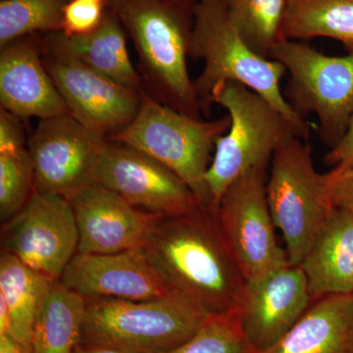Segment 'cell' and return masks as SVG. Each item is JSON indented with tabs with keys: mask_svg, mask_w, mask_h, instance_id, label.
I'll use <instances>...</instances> for the list:
<instances>
[{
	"mask_svg": "<svg viewBox=\"0 0 353 353\" xmlns=\"http://www.w3.org/2000/svg\"><path fill=\"white\" fill-rule=\"evenodd\" d=\"M175 294L210 313L238 308L246 280L221 230L215 209L161 216L143 245Z\"/></svg>",
	"mask_w": 353,
	"mask_h": 353,
	"instance_id": "cell-1",
	"label": "cell"
},
{
	"mask_svg": "<svg viewBox=\"0 0 353 353\" xmlns=\"http://www.w3.org/2000/svg\"><path fill=\"white\" fill-rule=\"evenodd\" d=\"M138 53L143 90L179 112L202 115L188 68L194 6L171 0H109Z\"/></svg>",
	"mask_w": 353,
	"mask_h": 353,
	"instance_id": "cell-2",
	"label": "cell"
},
{
	"mask_svg": "<svg viewBox=\"0 0 353 353\" xmlns=\"http://www.w3.org/2000/svg\"><path fill=\"white\" fill-rule=\"evenodd\" d=\"M190 58L203 60L194 90L204 118L211 116L213 92L221 83L236 82L250 88L273 104L308 139L310 126L290 105L281 90L284 65L260 57L241 38L228 0H196Z\"/></svg>",
	"mask_w": 353,
	"mask_h": 353,
	"instance_id": "cell-3",
	"label": "cell"
},
{
	"mask_svg": "<svg viewBox=\"0 0 353 353\" xmlns=\"http://www.w3.org/2000/svg\"><path fill=\"white\" fill-rule=\"evenodd\" d=\"M209 314L201 304L178 294L152 301L85 299L78 345L165 353L192 338Z\"/></svg>",
	"mask_w": 353,
	"mask_h": 353,
	"instance_id": "cell-4",
	"label": "cell"
},
{
	"mask_svg": "<svg viewBox=\"0 0 353 353\" xmlns=\"http://www.w3.org/2000/svg\"><path fill=\"white\" fill-rule=\"evenodd\" d=\"M212 97L231 118L229 130L216 143L205 175L210 208L216 209L234 180L252 169L267 168L277 150L294 137H301L273 104L241 83H221Z\"/></svg>",
	"mask_w": 353,
	"mask_h": 353,
	"instance_id": "cell-5",
	"label": "cell"
},
{
	"mask_svg": "<svg viewBox=\"0 0 353 353\" xmlns=\"http://www.w3.org/2000/svg\"><path fill=\"white\" fill-rule=\"evenodd\" d=\"M231 125L229 115L220 119H196L164 105L141 92L134 119L108 141L145 153L168 167L189 185L199 203L210 208L205 175L218 139Z\"/></svg>",
	"mask_w": 353,
	"mask_h": 353,
	"instance_id": "cell-6",
	"label": "cell"
},
{
	"mask_svg": "<svg viewBox=\"0 0 353 353\" xmlns=\"http://www.w3.org/2000/svg\"><path fill=\"white\" fill-rule=\"evenodd\" d=\"M267 199L290 265H301L333 211L328 172L316 170L307 139L294 137L274 154Z\"/></svg>",
	"mask_w": 353,
	"mask_h": 353,
	"instance_id": "cell-7",
	"label": "cell"
},
{
	"mask_svg": "<svg viewBox=\"0 0 353 353\" xmlns=\"http://www.w3.org/2000/svg\"><path fill=\"white\" fill-rule=\"evenodd\" d=\"M269 59L290 74L285 97L299 116L315 114L319 134L330 150L340 143L353 114V53L323 54L303 41L282 39Z\"/></svg>",
	"mask_w": 353,
	"mask_h": 353,
	"instance_id": "cell-8",
	"label": "cell"
},
{
	"mask_svg": "<svg viewBox=\"0 0 353 353\" xmlns=\"http://www.w3.org/2000/svg\"><path fill=\"white\" fill-rule=\"evenodd\" d=\"M267 168L246 172L225 190L216 214L246 281L289 264L278 243L267 199Z\"/></svg>",
	"mask_w": 353,
	"mask_h": 353,
	"instance_id": "cell-9",
	"label": "cell"
},
{
	"mask_svg": "<svg viewBox=\"0 0 353 353\" xmlns=\"http://www.w3.org/2000/svg\"><path fill=\"white\" fill-rule=\"evenodd\" d=\"M69 113L39 120L27 143L34 171V190L71 201L97 183V172L108 145Z\"/></svg>",
	"mask_w": 353,
	"mask_h": 353,
	"instance_id": "cell-10",
	"label": "cell"
},
{
	"mask_svg": "<svg viewBox=\"0 0 353 353\" xmlns=\"http://www.w3.org/2000/svg\"><path fill=\"white\" fill-rule=\"evenodd\" d=\"M79 231L68 199L32 190L17 214L3 223L1 252L52 281H58L78 252Z\"/></svg>",
	"mask_w": 353,
	"mask_h": 353,
	"instance_id": "cell-11",
	"label": "cell"
},
{
	"mask_svg": "<svg viewBox=\"0 0 353 353\" xmlns=\"http://www.w3.org/2000/svg\"><path fill=\"white\" fill-rule=\"evenodd\" d=\"M43 60L70 115L92 131L108 139L138 114L141 92L114 82L44 43Z\"/></svg>",
	"mask_w": 353,
	"mask_h": 353,
	"instance_id": "cell-12",
	"label": "cell"
},
{
	"mask_svg": "<svg viewBox=\"0 0 353 353\" xmlns=\"http://www.w3.org/2000/svg\"><path fill=\"white\" fill-rule=\"evenodd\" d=\"M97 183L153 214L182 215L202 206L189 185L168 167L114 141H108L102 155Z\"/></svg>",
	"mask_w": 353,
	"mask_h": 353,
	"instance_id": "cell-13",
	"label": "cell"
},
{
	"mask_svg": "<svg viewBox=\"0 0 353 353\" xmlns=\"http://www.w3.org/2000/svg\"><path fill=\"white\" fill-rule=\"evenodd\" d=\"M313 303L299 265H285L246 281L238 310L246 338L257 353L273 347Z\"/></svg>",
	"mask_w": 353,
	"mask_h": 353,
	"instance_id": "cell-14",
	"label": "cell"
},
{
	"mask_svg": "<svg viewBox=\"0 0 353 353\" xmlns=\"http://www.w3.org/2000/svg\"><path fill=\"white\" fill-rule=\"evenodd\" d=\"M59 281L85 299L152 301L175 294L143 248L111 254L77 252Z\"/></svg>",
	"mask_w": 353,
	"mask_h": 353,
	"instance_id": "cell-15",
	"label": "cell"
},
{
	"mask_svg": "<svg viewBox=\"0 0 353 353\" xmlns=\"http://www.w3.org/2000/svg\"><path fill=\"white\" fill-rule=\"evenodd\" d=\"M69 201L78 227V252L83 254H111L143 248L161 217L134 208L97 183Z\"/></svg>",
	"mask_w": 353,
	"mask_h": 353,
	"instance_id": "cell-16",
	"label": "cell"
},
{
	"mask_svg": "<svg viewBox=\"0 0 353 353\" xmlns=\"http://www.w3.org/2000/svg\"><path fill=\"white\" fill-rule=\"evenodd\" d=\"M43 52L39 34L0 48V105L22 120L69 113L44 66Z\"/></svg>",
	"mask_w": 353,
	"mask_h": 353,
	"instance_id": "cell-17",
	"label": "cell"
},
{
	"mask_svg": "<svg viewBox=\"0 0 353 353\" xmlns=\"http://www.w3.org/2000/svg\"><path fill=\"white\" fill-rule=\"evenodd\" d=\"M127 36L119 18L108 6L95 31L81 36L50 32L44 34L43 41L46 48L75 58L114 82L141 92L143 81L130 58Z\"/></svg>",
	"mask_w": 353,
	"mask_h": 353,
	"instance_id": "cell-18",
	"label": "cell"
},
{
	"mask_svg": "<svg viewBox=\"0 0 353 353\" xmlns=\"http://www.w3.org/2000/svg\"><path fill=\"white\" fill-rule=\"evenodd\" d=\"M299 266L313 301L353 294V215L334 208Z\"/></svg>",
	"mask_w": 353,
	"mask_h": 353,
	"instance_id": "cell-19",
	"label": "cell"
},
{
	"mask_svg": "<svg viewBox=\"0 0 353 353\" xmlns=\"http://www.w3.org/2000/svg\"><path fill=\"white\" fill-rule=\"evenodd\" d=\"M263 353H353V294L313 301L296 325Z\"/></svg>",
	"mask_w": 353,
	"mask_h": 353,
	"instance_id": "cell-20",
	"label": "cell"
},
{
	"mask_svg": "<svg viewBox=\"0 0 353 353\" xmlns=\"http://www.w3.org/2000/svg\"><path fill=\"white\" fill-rule=\"evenodd\" d=\"M85 315V299L53 281L34 323L32 353H74Z\"/></svg>",
	"mask_w": 353,
	"mask_h": 353,
	"instance_id": "cell-21",
	"label": "cell"
},
{
	"mask_svg": "<svg viewBox=\"0 0 353 353\" xmlns=\"http://www.w3.org/2000/svg\"><path fill=\"white\" fill-rule=\"evenodd\" d=\"M53 281L8 252L0 255V294L10 311V334L32 347L37 316Z\"/></svg>",
	"mask_w": 353,
	"mask_h": 353,
	"instance_id": "cell-22",
	"label": "cell"
},
{
	"mask_svg": "<svg viewBox=\"0 0 353 353\" xmlns=\"http://www.w3.org/2000/svg\"><path fill=\"white\" fill-rule=\"evenodd\" d=\"M283 37L336 39L353 53V0H290Z\"/></svg>",
	"mask_w": 353,
	"mask_h": 353,
	"instance_id": "cell-23",
	"label": "cell"
},
{
	"mask_svg": "<svg viewBox=\"0 0 353 353\" xmlns=\"http://www.w3.org/2000/svg\"><path fill=\"white\" fill-rule=\"evenodd\" d=\"M290 0H231L230 11L241 38L260 57L268 58L285 39L283 27Z\"/></svg>",
	"mask_w": 353,
	"mask_h": 353,
	"instance_id": "cell-24",
	"label": "cell"
},
{
	"mask_svg": "<svg viewBox=\"0 0 353 353\" xmlns=\"http://www.w3.org/2000/svg\"><path fill=\"white\" fill-rule=\"evenodd\" d=\"M68 0H1L0 48L31 34L63 29V10Z\"/></svg>",
	"mask_w": 353,
	"mask_h": 353,
	"instance_id": "cell-25",
	"label": "cell"
},
{
	"mask_svg": "<svg viewBox=\"0 0 353 353\" xmlns=\"http://www.w3.org/2000/svg\"><path fill=\"white\" fill-rule=\"evenodd\" d=\"M165 353H257L246 338L238 310L210 313L180 347Z\"/></svg>",
	"mask_w": 353,
	"mask_h": 353,
	"instance_id": "cell-26",
	"label": "cell"
},
{
	"mask_svg": "<svg viewBox=\"0 0 353 353\" xmlns=\"http://www.w3.org/2000/svg\"><path fill=\"white\" fill-rule=\"evenodd\" d=\"M34 171L27 146L0 153V219L4 223L24 208L34 188Z\"/></svg>",
	"mask_w": 353,
	"mask_h": 353,
	"instance_id": "cell-27",
	"label": "cell"
},
{
	"mask_svg": "<svg viewBox=\"0 0 353 353\" xmlns=\"http://www.w3.org/2000/svg\"><path fill=\"white\" fill-rule=\"evenodd\" d=\"M106 7L92 0H68L64 6L62 32L81 36L95 31L103 21Z\"/></svg>",
	"mask_w": 353,
	"mask_h": 353,
	"instance_id": "cell-28",
	"label": "cell"
},
{
	"mask_svg": "<svg viewBox=\"0 0 353 353\" xmlns=\"http://www.w3.org/2000/svg\"><path fill=\"white\" fill-rule=\"evenodd\" d=\"M328 174L333 208L353 215V158L336 165Z\"/></svg>",
	"mask_w": 353,
	"mask_h": 353,
	"instance_id": "cell-29",
	"label": "cell"
},
{
	"mask_svg": "<svg viewBox=\"0 0 353 353\" xmlns=\"http://www.w3.org/2000/svg\"><path fill=\"white\" fill-rule=\"evenodd\" d=\"M21 120L4 109L0 110V153L14 152L27 146Z\"/></svg>",
	"mask_w": 353,
	"mask_h": 353,
	"instance_id": "cell-30",
	"label": "cell"
},
{
	"mask_svg": "<svg viewBox=\"0 0 353 353\" xmlns=\"http://www.w3.org/2000/svg\"><path fill=\"white\" fill-rule=\"evenodd\" d=\"M352 158H353V114L345 136L338 145L331 148L325 155L324 161L327 165L334 167Z\"/></svg>",
	"mask_w": 353,
	"mask_h": 353,
	"instance_id": "cell-31",
	"label": "cell"
},
{
	"mask_svg": "<svg viewBox=\"0 0 353 353\" xmlns=\"http://www.w3.org/2000/svg\"><path fill=\"white\" fill-rule=\"evenodd\" d=\"M0 353H32V348L16 340L10 334H0Z\"/></svg>",
	"mask_w": 353,
	"mask_h": 353,
	"instance_id": "cell-32",
	"label": "cell"
},
{
	"mask_svg": "<svg viewBox=\"0 0 353 353\" xmlns=\"http://www.w3.org/2000/svg\"><path fill=\"white\" fill-rule=\"evenodd\" d=\"M10 334V311L4 297L0 294V334Z\"/></svg>",
	"mask_w": 353,
	"mask_h": 353,
	"instance_id": "cell-33",
	"label": "cell"
},
{
	"mask_svg": "<svg viewBox=\"0 0 353 353\" xmlns=\"http://www.w3.org/2000/svg\"><path fill=\"white\" fill-rule=\"evenodd\" d=\"M74 353H130L117 348L108 347H82L77 345Z\"/></svg>",
	"mask_w": 353,
	"mask_h": 353,
	"instance_id": "cell-34",
	"label": "cell"
},
{
	"mask_svg": "<svg viewBox=\"0 0 353 353\" xmlns=\"http://www.w3.org/2000/svg\"><path fill=\"white\" fill-rule=\"evenodd\" d=\"M171 1L179 2V3L190 4V6H194L196 0H171Z\"/></svg>",
	"mask_w": 353,
	"mask_h": 353,
	"instance_id": "cell-35",
	"label": "cell"
},
{
	"mask_svg": "<svg viewBox=\"0 0 353 353\" xmlns=\"http://www.w3.org/2000/svg\"><path fill=\"white\" fill-rule=\"evenodd\" d=\"M92 1H97V2H101V3H105L108 4L109 0H92Z\"/></svg>",
	"mask_w": 353,
	"mask_h": 353,
	"instance_id": "cell-36",
	"label": "cell"
},
{
	"mask_svg": "<svg viewBox=\"0 0 353 353\" xmlns=\"http://www.w3.org/2000/svg\"><path fill=\"white\" fill-rule=\"evenodd\" d=\"M228 1H231V0H228Z\"/></svg>",
	"mask_w": 353,
	"mask_h": 353,
	"instance_id": "cell-37",
	"label": "cell"
}]
</instances>
